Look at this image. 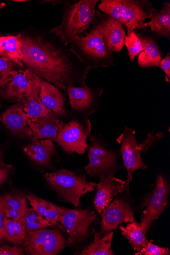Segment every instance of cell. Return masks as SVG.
Wrapping results in <instances>:
<instances>
[{"mask_svg": "<svg viewBox=\"0 0 170 255\" xmlns=\"http://www.w3.org/2000/svg\"><path fill=\"white\" fill-rule=\"evenodd\" d=\"M20 35V59L35 75L64 91L85 87L90 68L58 39Z\"/></svg>", "mask_w": 170, "mask_h": 255, "instance_id": "1", "label": "cell"}, {"mask_svg": "<svg viewBox=\"0 0 170 255\" xmlns=\"http://www.w3.org/2000/svg\"><path fill=\"white\" fill-rule=\"evenodd\" d=\"M98 0H80L65 6L60 24L51 32L65 46L69 44L75 36L89 29L96 14Z\"/></svg>", "mask_w": 170, "mask_h": 255, "instance_id": "2", "label": "cell"}, {"mask_svg": "<svg viewBox=\"0 0 170 255\" xmlns=\"http://www.w3.org/2000/svg\"><path fill=\"white\" fill-rule=\"evenodd\" d=\"M98 8L121 22L127 34L143 29L145 20L152 18L155 9L148 0H102Z\"/></svg>", "mask_w": 170, "mask_h": 255, "instance_id": "3", "label": "cell"}, {"mask_svg": "<svg viewBox=\"0 0 170 255\" xmlns=\"http://www.w3.org/2000/svg\"><path fill=\"white\" fill-rule=\"evenodd\" d=\"M85 36H76L71 41V50L90 69L115 65L113 52L106 44L99 30L92 24Z\"/></svg>", "mask_w": 170, "mask_h": 255, "instance_id": "4", "label": "cell"}, {"mask_svg": "<svg viewBox=\"0 0 170 255\" xmlns=\"http://www.w3.org/2000/svg\"><path fill=\"white\" fill-rule=\"evenodd\" d=\"M45 179L64 201L79 206L81 198L94 190L95 183L88 181L85 176H78L74 172L62 169L46 173Z\"/></svg>", "mask_w": 170, "mask_h": 255, "instance_id": "5", "label": "cell"}, {"mask_svg": "<svg viewBox=\"0 0 170 255\" xmlns=\"http://www.w3.org/2000/svg\"><path fill=\"white\" fill-rule=\"evenodd\" d=\"M89 120H72L66 123L59 121L55 141L68 154H83L88 147L87 138L91 132Z\"/></svg>", "mask_w": 170, "mask_h": 255, "instance_id": "6", "label": "cell"}, {"mask_svg": "<svg viewBox=\"0 0 170 255\" xmlns=\"http://www.w3.org/2000/svg\"><path fill=\"white\" fill-rule=\"evenodd\" d=\"M22 246L28 255H56L64 249L66 241L57 229L43 228L28 233Z\"/></svg>", "mask_w": 170, "mask_h": 255, "instance_id": "7", "label": "cell"}, {"mask_svg": "<svg viewBox=\"0 0 170 255\" xmlns=\"http://www.w3.org/2000/svg\"><path fill=\"white\" fill-rule=\"evenodd\" d=\"M96 218L94 212L89 210H71L63 208L60 222L69 236L68 245L74 246L85 240L89 228Z\"/></svg>", "mask_w": 170, "mask_h": 255, "instance_id": "8", "label": "cell"}, {"mask_svg": "<svg viewBox=\"0 0 170 255\" xmlns=\"http://www.w3.org/2000/svg\"><path fill=\"white\" fill-rule=\"evenodd\" d=\"M120 145V152L122 154L124 163L128 171V178L126 181V188L129 189L130 182L132 180L133 173L138 170H145L148 166L141 158V151L144 148L143 144L137 142L135 131L125 128L122 133L117 138Z\"/></svg>", "mask_w": 170, "mask_h": 255, "instance_id": "9", "label": "cell"}, {"mask_svg": "<svg viewBox=\"0 0 170 255\" xmlns=\"http://www.w3.org/2000/svg\"><path fill=\"white\" fill-rule=\"evenodd\" d=\"M169 185L161 174L158 175L156 186L152 194L145 200L146 207L140 223L144 234L150 229L153 222L158 219L168 204Z\"/></svg>", "mask_w": 170, "mask_h": 255, "instance_id": "10", "label": "cell"}, {"mask_svg": "<svg viewBox=\"0 0 170 255\" xmlns=\"http://www.w3.org/2000/svg\"><path fill=\"white\" fill-rule=\"evenodd\" d=\"M91 140L92 143L88 151L89 163L85 167L87 174L91 177H101L115 173L116 153L106 149L96 137L91 136Z\"/></svg>", "mask_w": 170, "mask_h": 255, "instance_id": "11", "label": "cell"}, {"mask_svg": "<svg viewBox=\"0 0 170 255\" xmlns=\"http://www.w3.org/2000/svg\"><path fill=\"white\" fill-rule=\"evenodd\" d=\"M92 24L98 28L108 48L113 53L123 50L127 34L125 27L121 22L96 10Z\"/></svg>", "mask_w": 170, "mask_h": 255, "instance_id": "12", "label": "cell"}, {"mask_svg": "<svg viewBox=\"0 0 170 255\" xmlns=\"http://www.w3.org/2000/svg\"><path fill=\"white\" fill-rule=\"evenodd\" d=\"M134 31L141 42L143 49L138 58L139 67L142 68L158 67L164 56L158 43L160 37L148 28Z\"/></svg>", "mask_w": 170, "mask_h": 255, "instance_id": "13", "label": "cell"}, {"mask_svg": "<svg viewBox=\"0 0 170 255\" xmlns=\"http://www.w3.org/2000/svg\"><path fill=\"white\" fill-rule=\"evenodd\" d=\"M134 222V215L129 203L123 199H116L102 212L101 230L107 234L121 224Z\"/></svg>", "mask_w": 170, "mask_h": 255, "instance_id": "14", "label": "cell"}, {"mask_svg": "<svg viewBox=\"0 0 170 255\" xmlns=\"http://www.w3.org/2000/svg\"><path fill=\"white\" fill-rule=\"evenodd\" d=\"M67 92L73 111L84 112L90 110L93 113L99 106L104 89H91L87 86L72 87L67 90Z\"/></svg>", "mask_w": 170, "mask_h": 255, "instance_id": "15", "label": "cell"}, {"mask_svg": "<svg viewBox=\"0 0 170 255\" xmlns=\"http://www.w3.org/2000/svg\"><path fill=\"white\" fill-rule=\"evenodd\" d=\"M115 173L101 177L100 182L96 184L94 204L95 210L99 214L102 213L114 196L122 193L126 188V181L115 177Z\"/></svg>", "mask_w": 170, "mask_h": 255, "instance_id": "16", "label": "cell"}, {"mask_svg": "<svg viewBox=\"0 0 170 255\" xmlns=\"http://www.w3.org/2000/svg\"><path fill=\"white\" fill-rule=\"evenodd\" d=\"M29 80V90L27 96L21 100L23 110L28 119L34 120L47 117L51 113L42 105L39 98L40 84L37 76L29 69H26Z\"/></svg>", "mask_w": 170, "mask_h": 255, "instance_id": "17", "label": "cell"}, {"mask_svg": "<svg viewBox=\"0 0 170 255\" xmlns=\"http://www.w3.org/2000/svg\"><path fill=\"white\" fill-rule=\"evenodd\" d=\"M28 118L20 103L10 107L0 116V121L13 135L25 138L32 136L27 122Z\"/></svg>", "mask_w": 170, "mask_h": 255, "instance_id": "18", "label": "cell"}, {"mask_svg": "<svg viewBox=\"0 0 170 255\" xmlns=\"http://www.w3.org/2000/svg\"><path fill=\"white\" fill-rule=\"evenodd\" d=\"M40 84L39 98L45 108L58 119L64 118L67 112L64 96L56 86L37 77Z\"/></svg>", "mask_w": 170, "mask_h": 255, "instance_id": "19", "label": "cell"}, {"mask_svg": "<svg viewBox=\"0 0 170 255\" xmlns=\"http://www.w3.org/2000/svg\"><path fill=\"white\" fill-rule=\"evenodd\" d=\"M26 197L18 193L0 195V211L3 217L15 220L24 217L29 210Z\"/></svg>", "mask_w": 170, "mask_h": 255, "instance_id": "20", "label": "cell"}, {"mask_svg": "<svg viewBox=\"0 0 170 255\" xmlns=\"http://www.w3.org/2000/svg\"><path fill=\"white\" fill-rule=\"evenodd\" d=\"M25 153L35 163L42 166L50 165L51 158L55 154V148L52 139L36 140L23 148Z\"/></svg>", "mask_w": 170, "mask_h": 255, "instance_id": "21", "label": "cell"}, {"mask_svg": "<svg viewBox=\"0 0 170 255\" xmlns=\"http://www.w3.org/2000/svg\"><path fill=\"white\" fill-rule=\"evenodd\" d=\"M60 121L53 114L47 117L34 120L28 118L27 122L34 139L42 138L56 140L58 132V123Z\"/></svg>", "mask_w": 170, "mask_h": 255, "instance_id": "22", "label": "cell"}, {"mask_svg": "<svg viewBox=\"0 0 170 255\" xmlns=\"http://www.w3.org/2000/svg\"><path fill=\"white\" fill-rule=\"evenodd\" d=\"M151 20L144 22L143 29L150 27L151 31L160 37L170 39V2L163 4L159 10L155 9Z\"/></svg>", "mask_w": 170, "mask_h": 255, "instance_id": "23", "label": "cell"}, {"mask_svg": "<svg viewBox=\"0 0 170 255\" xmlns=\"http://www.w3.org/2000/svg\"><path fill=\"white\" fill-rule=\"evenodd\" d=\"M33 210L37 214L44 218L51 226L58 225L63 208L58 206L37 196L30 194L26 197Z\"/></svg>", "mask_w": 170, "mask_h": 255, "instance_id": "24", "label": "cell"}, {"mask_svg": "<svg viewBox=\"0 0 170 255\" xmlns=\"http://www.w3.org/2000/svg\"><path fill=\"white\" fill-rule=\"evenodd\" d=\"M29 90V80L27 70L18 71L12 79L6 84L1 95L9 100H21L25 98Z\"/></svg>", "mask_w": 170, "mask_h": 255, "instance_id": "25", "label": "cell"}, {"mask_svg": "<svg viewBox=\"0 0 170 255\" xmlns=\"http://www.w3.org/2000/svg\"><path fill=\"white\" fill-rule=\"evenodd\" d=\"M4 239L14 245L22 246L28 239V233L21 219L4 217Z\"/></svg>", "mask_w": 170, "mask_h": 255, "instance_id": "26", "label": "cell"}, {"mask_svg": "<svg viewBox=\"0 0 170 255\" xmlns=\"http://www.w3.org/2000/svg\"><path fill=\"white\" fill-rule=\"evenodd\" d=\"M20 35L0 37V55L7 58L21 68L23 67L20 59Z\"/></svg>", "mask_w": 170, "mask_h": 255, "instance_id": "27", "label": "cell"}, {"mask_svg": "<svg viewBox=\"0 0 170 255\" xmlns=\"http://www.w3.org/2000/svg\"><path fill=\"white\" fill-rule=\"evenodd\" d=\"M114 233H109L104 237L100 233H95L93 242L78 253L82 255H113L111 243Z\"/></svg>", "mask_w": 170, "mask_h": 255, "instance_id": "28", "label": "cell"}, {"mask_svg": "<svg viewBox=\"0 0 170 255\" xmlns=\"http://www.w3.org/2000/svg\"><path fill=\"white\" fill-rule=\"evenodd\" d=\"M119 228L122 231L123 235L129 240L136 254L147 246L148 241L145 237L140 223L132 222L126 227L120 226Z\"/></svg>", "mask_w": 170, "mask_h": 255, "instance_id": "29", "label": "cell"}, {"mask_svg": "<svg viewBox=\"0 0 170 255\" xmlns=\"http://www.w3.org/2000/svg\"><path fill=\"white\" fill-rule=\"evenodd\" d=\"M21 219L27 233L40 228L51 226L49 222L38 215L33 208H29L26 215Z\"/></svg>", "mask_w": 170, "mask_h": 255, "instance_id": "30", "label": "cell"}, {"mask_svg": "<svg viewBox=\"0 0 170 255\" xmlns=\"http://www.w3.org/2000/svg\"><path fill=\"white\" fill-rule=\"evenodd\" d=\"M14 63L9 59L0 57V87H3L9 82L16 75Z\"/></svg>", "mask_w": 170, "mask_h": 255, "instance_id": "31", "label": "cell"}, {"mask_svg": "<svg viewBox=\"0 0 170 255\" xmlns=\"http://www.w3.org/2000/svg\"><path fill=\"white\" fill-rule=\"evenodd\" d=\"M125 45L128 51L130 60L133 62L143 50L141 42L135 31L127 34L125 39Z\"/></svg>", "mask_w": 170, "mask_h": 255, "instance_id": "32", "label": "cell"}, {"mask_svg": "<svg viewBox=\"0 0 170 255\" xmlns=\"http://www.w3.org/2000/svg\"><path fill=\"white\" fill-rule=\"evenodd\" d=\"M170 254L169 250L168 248H161L154 245L151 242H148L147 246L136 255H169Z\"/></svg>", "mask_w": 170, "mask_h": 255, "instance_id": "33", "label": "cell"}, {"mask_svg": "<svg viewBox=\"0 0 170 255\" xmlns=\"http://www.w3.org/2000/svg\"><path fill=\"white\" fill-rule=\"evenodd\" d=\"M25 255L23 248L15 245L0 246V255Z\"/></svg>", "mask_w": 170, "mask_h": 255, "instance_id": "34", "label": "cell"}, {"mask_svg": "<svg viewBox=\"0 0 170 255\" xmlns=\"http://www.w3.org/2000/svg\"><path fill=\"white\" fill-rule=\"evenodd\" d=\"M165 73V79L168 83L170 82V55L168 54L161 61L159 66Z\"/></svg>", "mask_w": 170, "mask_h": 255, "instance_id": "35", "label": "cell"}, {"mask_svg": "<svg viewBox=\"0 0 170 255\" xmlns=\"http://www.w3.org/2000/svg\"><path fill=\"white\" fill-rule=\"evenodd\" d=\"M10 174V168L6 164L0 165V187L6 182Z\"/></svg>", "mask_w": 170, "mask_h": 255, "instance_id": "36", "label": "cell"}, {"mask_svg": "<svg viewBox=\"0 0 170 255\" xmlns=\"http://www.w3.org/2000/svg\"><path fill=\"white\" fill-rule=\"evenodd\" d=\"M4 217L0 211V241L2 242L4 240V225H3Z\"/></svg>", "mask_w": 170, "mask_h": 255, "instance_id": "37", "label": "cell"}, {"mask_svg": "<svg viewBox=\"0 0 170 255\" xmlns=\"http://www.w3.org/2000/svg\"><path fill=\"white\" fill-rule=\"evenodd\" d=\"M3 152L1 149H0V165L5 164L3 161Z\"/></svg>", "mask_w": 170, "mask_h": 255, "instance_id": "38", "label": "cell"}, {"mask_svg": "<svg viewBox=\"0 0 170 255\" xmlns=\"http://www.w3.org/2000/svg\"><path fill=\"white\" fill-rule=\"evenodd\" d=\"M2 242H1V241H0V244H1Z\"/></svg>", "mask_w": 170, "mask_h": 255, "instance_id": "39", "label": "cell"}]
</instances>
